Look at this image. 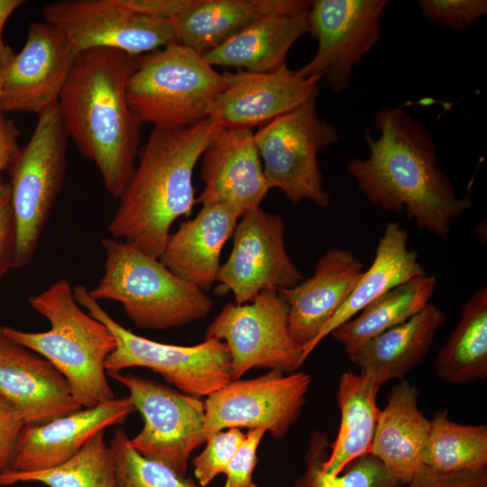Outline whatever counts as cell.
I'll return each mask as SVG.
<instances>
[{"mask_svg": "<svg viewBox=\"0 0 487 487\" xmlns=\"http://www.w3.org/2000/svg\"><path fill=\"white\" fill-rule=\"evenodd\" d=\"M380 135L369 129L370 155L354 158L346 167L369 201L382 208L405 211L417 226L447 239L455 219L473 206L471 197H458L438 166L432 133L401 107L387 106L374 119Z\"/></svg>", "mask_w": 487, "mask_h": 487, "instance_id": "obj_1", "label": "cell"}, {"mask_svg": "<svg viewBox=\"0 0 487 487\" xmlns=\"http://www.w3.org/2000/svg\"><path fill=\"white\" fill-rule=\"evenodd\" d=\"M137 58L105 48L79 53L58 101L69 137L116 198L133 173L140 149L142 122L126 98Z\"/></svg>", "mask_w": 487, "mask_h": 487, "instance_id": "obj_2", "label": "cell"}, {"mask_svg": "<svg viewBox=\"0 0 487 487\" xmlns=\"http://www.w3.org/2000/svg\"><path fill=\"white\" fill-rule=\"evenodd\" d=\"M221 128L210 117L181 128H152L108 225L113 238L159 259L172 224L192 213L195 166Z\"/></svg>", "mask_w": 487, "mask_h": 487, "instance_id": "obj_3", "label": "cell"}, {"mask_svg": "<svg viewBox=\"0 0 487 487\" xmlns=\"http://www.w3.org/2000/svg\"><path fill=\"white\" fill-rule=\"evenodd\" d=\"M29 303L49 320L50 330L32 333L5 326L2 333L52 363L81 408L115 399L105 368L115 338L105 324L80 308L69 281H55L30 297Z\"/></svg>", "mask_w": 487, "mask_h": 487, "instance_id": "obj_4", "label": "cell"}, {"mask_svg": "<svg viewBox=\"0 0 487 487\" xmlns=\"http://www.w3.org/2000/svg\"><path fill=\"white\" fill-rule=\"evenodd\" d=\"M101 244L106 253L104 273L89 294L97 301L121 303L136 326L165 330L211 312L210 297L176 276L158 258L113 237L104 238Z\"/></svg>", "mask_w": 487, "mask_h": 487, "instance_id": "obj_5", "label": "cell"}, {"mask_svg": "<svg viewBox=\"0 0 487 487\" xmlns=\"http://www.w3.org/2000/svg\"><path fill=\"white\" fill-rule=\"evenodd\" d=\"M225 86V74L216 71L203 54L173 41L138 56L126 98L142 124L181 128L208 118Z\"/></svg>", "mask_w": 487, "mask_h": 487, "instance_id": "obj_6", "label": "cell"}, {"mask_svg": "<svg viewBox=\"0 0 487 487\" xmlns=\"http://www.w3.org/2000/svg\"><path fill=\"white\" fill-rule=\"evenodd\" d=\"M77 303L105 324L116 346L105 363L106 372L131 367L148 368L188 395L209 396L232 380L231 357L225 342L205 338L189 346L155 342L124 327L93 299L84 285L72 288Z\"/></svg>", "mask_w": 487, "mask_h": 487, "instance_id": "obj_7", "label": "cell"}, {"mask_svg": "<svg viewBox=\"0 0 487 487\" xmlns=\"http://www.w3.org/2000/svg\"><path fill=\"white\" fill-rule=\"evenodd\" d=\"M37 117L30 140L8 169L17 229L13 268L32 260L67 168L69 134L58 104Z\"/></svg>", "mask_w": 487, "mask_h": 487, "instance_id": "obj_8", "label": "cell"}, {"mask_svg": "<svg viewBox=\"0 0 487 487\" xmlns=\"http://www.w3.org/2000/svg\"><path fill=\"white\" fill-rule=\"evenodd\" d=\"M318 90L294 109L263 124L254 142L270 188L282 191L293 207L308 199L326 207L317 152L339 140L335 126L319 117Z\"/></svg>", "mask_w": 487, "mask_h": 487, "instance_id": "obj_9", "label": "cell"}, {"mask_svg": "<svg viewBox=\"0 0 487 487\" xmlns=\"http://www.w3.org/2000/svg\"><path fill=\"white\" fill-rule=\"evenodd\" d=\"M205 338L225 343L232 380L253 368L295 372L303 349L289 330V306L279 290L265 289L244 304L227 302L207 326Z\"/></svg>", "mask_w": 487, "mask_h": 487, "instance_id": "obj_10", "label": "cell"}, {"mask_svg": "<svg viewBox=\"0 0 487 487\" xmlns=\"http://www.w3.org/2000/svg\"><path fill=\"white\" fill-rule=\"evenodd\" d=\"M107 374L129 391L135 410L142 417V429L130 439L133 447L186 477L191 453L208 437L204 402L131 373Z\"/></svg>", "mask_w": 487, "mask_h": 487, "instance_id": "obj_11", "label": "cell"}, {"mask_svg": "<svg viewBox=\"0 0 487 487\" xmlns=\"http://www.w3.org/2000/svg\"><path fill=\"white\" fill-rule=\"evenodd\" d=\"M387 0H314L307 14L308 32L317 49L302 77L318 76L335 93L346 91L354 69L381 38Z\"/></svg>", "mask_w": 487, "mask_h": 487, "instance_id": "obj_12", "label": "cell"}, {"mask_svg": "<svg viewBox=\"0 0 487 487\" xmlns=\"http://www.w3.org/2000/svg\"><path fill=\"white\" fill-rule=\"evenodd\" d=\"M41 14L78 54L105 48L140 56L176 41L172 22L138 14L121 0L53 1Z\"/></svg>", "mask_w": 487, "mask_h": 487, "instance_id": "obj_13", "label": "cell"}, {"mask_svg": "<svg viewBox=\"0 0 487 487\" xmlns=\"http://www.w3.org/2000/svg\"><path fill=\"white\" fill-rule=\"evenodd\" d=\"M308 372L270 371L231 380L204 402L209 436L227 428L264 429L280 440L298 420L311 384Z\"/></svg>", "mask_w": 487, "mask_h": 487, "instance_id": "obj_14", "label": "cell"}, {"mask_svg": "<svg viewBox=\"0 0 487 487\" xmlns=\"http://www.w3.org/2000/svg\"><path fill=\"white\" fill-rule=\"evenodd\" d=\"M284 228L280 215L260 207L238 220L232 252L216 275L221 290H230L234 303L244 304L262 290L289 289L302 280L286 250Z\"/></svg>", "mask_w": 487, "mask_h": 487, "instance_id": "obj_15", "label": "cell"}, {"mask_svg": "<svg viewBox=\"0 0 487 487\" xmlns=\"http://www.w3.org/2000/svg\"><path fill=\"white\" fill-rule=\"evenodd\" d=\"M78 55L55 26L32 22L22 51L1 72L0 111L39 115L58 104Z\"/></svg>", "mask_w": 487, "mask_h": 487, "instance_id": "obj_16", "label": "cell"}, {"mask_svg": "<svg viewBox=\"0 0 487 487\" xmlns=\"http://www.w3.org/2000/svg\"><path fill=\"white\" fill-rule=\"evenodd\" d=\"M226 86L209 116L222 128L262 125L305 102L318 90V76L302 77L287 65L270 72H225Z\"/></svg>", "mask_w": 487, "mask_h": 487, "instance_id": "obj_17", "label": "cell"}, {"mask_svg": "<svg viewBox=\"0 0 487 487\" xmlns=\"http://www.w3.org/2000/svg\"><path fill=\"white\" fill-rule=\"evenodd\" d=\"M201 158L204 189L196 203L226 205L243 216L271 189L252 129L221 128Z\"/></svg>", "mask_w": 487, "mask_h": 487, "instance_id": "obj_18", "label": "cell"}, {"mask_svg": "<svg viewBox=\"0 0 487 487\" xmlns=\"http://www.w3.org/2000/svg\"><path fill=\"white\" fill-rule=\"evenodd\" d=\"M133 411L128 396L82 408L41 425L24 424L8 469L34 472L58 466L73 457L96 433L124 424Z\"/></svg>", "mask_w": 487, "mask_h": 487, "instance_id": "obj_19", "label": "cell"}, {"mask_svg": "<svg viewBox=\"0 0 487 487\" xmlns=\"http://www.w3.org/2000/svg\"><path fill=\"white\" fill-rule=\"evenodd\" d=\"M363 271V263L352 252L333 248L320 257L311 277L279 290L288 303L290 334L303 349L304 362Z\"/></svg>", "mask_w": 487, "mask_h": 487, "instance_id": "obj_20", "label": "cell"}, {"mask_svg": "<svg viewBox=\"0 0 487 487\" xmlns=\"http://www.w3.org/2000/svg\"><path fill=\"white\" fill-rule=\"evenodd\" d=\"M0 395L24 424L41 425L82 409L64 376L48 360L0 331Z\"/></svg>", "mask_w": 487, "mask_h": 487, "instance_id": "obj_21", "label": "cell"}, {"mask_svg": "<svg viewBox=\"0 0 487 487\" xmlns=\"http://www.w3.org/2000/svg\"><path fill=\"white\" fill-rule=\"evenodd\" d=\"M241 216L226 205L202 206L193 219L170 234L159 260L181 280L203 291L210 289L221 266L222 249Z\"/></svg>", "mask_w": 487, "mask_h": 487, "instance_id": "obj_22", "label": "cell"}, {"mask_svg": "<svg viewBox=\"0 0 487 487\" xmlns=\"http://www.w3.org/2000/svg\"><path fill=\"white\" fill-rule=\"evenodd\" d=\"M419 396V390L407 381L391 389L370 453L403 485L424 465L423 454L430 432V420L418 409Z\"/></svg>", "mask_w": 487, "mask_h": 487, "instance_id": "obj_23", "label": "cell"}, {"mask_svg": "<svg viewBox=\"0 0 487 487\" xmlns=\"http://www.w3.org/2000/svg\"><path fill=\"white\" fill-rule=\"evenodd\" d=\"M307 0H196L173 21L176 41L205 54L264 17L307 15Z\"/></svg>", "mask_w": 487, "mask_h": 487, "instance_id": "obj_24", "label": "cell"}, {"mask_svg": "<svg viewBox=\"0 0 487 487\" xmlns=\"http://www.w3.org/2000/svg\"><path fill=\"white\" fill-rule=\"evenodd\" d=\"M445 319L443 310L428 303L407 321L370 340L350 360L380 386L402 379L423 363Z\"/></svg>", "mask_w": 487, "mask_h": 487, "instance_id": "obj_25", "label": "cell"}, {"mask_svg": "<svg viewBox=\"0 0 487 487\" xmlns=\"http://www.w3.org/2000/svg\"><path fill=\"white\" fill-rule=\"evenodd\" d=\"M426 274L417 252L408 247V233L396 222L386 225L374 259L364 271L349 297L316 339L313 348L336 326L351 319L392 288Z\"/></svg>", "mask_w": 487, "mask_h": 487, "instance_id": "obj_26", "label": "cell"}, {"mask_svg": "<svg viewBox=\"0 0 487 487\" xmlns=\"http://www.w3.org/2000/svg\"><path fill=\"white\" fill-rule=\"evenodd\" d=\"M308 32L307 15L261 18L203 54L211 66L270 72L285 65L292 44Z\"/></svg>", "mask_w": 487, "mask_h": 487, "instance_id": "obj_27", "label": "cell"}, {"mask_svg": "<svg viewBox=\"0 0 487 487\" xmlns=\"http://www.w3.org/2000/svg\"><path fill=\"white\" fill-rule=\"evenodd\" d=\"M381 386L369 376L351 372L339 379L337 402L341 412L337 436L323 462L322 472L335 476L349 464L370 454L381 409L377 394Z\"/></svg>", "mask_w": 487, "mask_h": 487, "instance_id": "obj_28", "label": "cell"}, {"mask_svg": "<svg viewBox=\"0 0 487 487\" xmlns=\"http://www.w3.org/2000/svg\"><path fill=\"white\" fill-rule=\"evenodd\" d=\"M433 275L414 277L385 292L329 335L352 358L366 343L419 312L429 303L436 287Z\"/></svg>", "mask_w": 487, "mask_h": 487, "instance_id": "obj_29", "label": "cell"}, {"mask_svg": "<svg viewBox=\"0 0 487 487\" xmlns=\"http://www.w3.org/2000/svg\"><path fill=\"white\" fill-rule=\"evenodd\" d=\"M434 368L443 381L472 384L487 377V288L464 304L457 326L439 349Z\"/></svg>", "mask_w": 487, "mask_h": 487, "instance_id": "obj_30", "label": "cell"}, {"mask_svg": "<svg viewBox=\"0 0 487 487\" xmlns=\"http://www.w3.org/2000/svg\"><path fill=\"white\" fill-rule=\"evenodd\" d=\"M448 409L434 413L423 464L441 473L487 468V426L452 421Z\"/></svg>", "mask_w": 487, "mask_h": 487, "instance_id": "obj_31", "label": "cell"}, {"mask_svg": "<svg viewBox=\"0 0 487 487\" xmlns=\"http://www.w3.org/2000/svg\"><path fill=\"white\" fill-rule=\"evenodd\" d=\"M105 431L93 436L69 460L53 468L0 473V486L40 482L47 487H116L113 455Z\"/></svg>", "mask_w": 487, "mask_h": 487, "instance_id": "obj_32", "label": "cell"}, {"mask_svg": "<svg viewBox=\"0 0 487 487\" xmlns=\"http://www.w3.org/2000/svg\"><path fill=\"white\" fill-rule=\"evenodd\" d=\"M326 432L314 431L306 454V470L294 487H402L401 484L372 454H366L349 464L335 476L322 472L323 462L330 447Z\"/></svg>", "mask_w": 487, "mask_h": 487, "instance_id": "obj_33", "label": "cell"}, {"mask_svg": "<svg viewBox=\"0 0 487 487\" xmlns=\"http://www.w3.org/2000/svg\"><path fill=\"white\" fill-rule=\"evenodd\" d=\"M116 487H200L190 478L167 465L146 458L131 445L124 429L117 428L110 441Z\"/></svg>", "mask_w": 487, "mask_h": 487, "instance_id": "obj_34", "label": "cell"}, {"mask_svg": "<svg viewBox=\"0 0 487 487\" xmlns=\"http://www.w3.org/2000/svg\"><path fill=\"white\" fill-rule=\"evenodd\" d=\"M245 434L232 427L210 435L204 450L191 462L194 474L200 487H206L226 467L244 441Z\"/></svg>", "mask_w": 487, "mask_h": 487, "instance_id": "obj_35", "label": "cell"}, {"mask_svg": "<svg viewBox=\"0 0 487 487\" xmlns=\"http://www.w3.org/2000/svg\"><path fill=\"white\" fill-rule=\"evenodd\" d=\"M418 5L427 20L457 31L469 29L487 14L485 0H419Z\"/></svg>", "mask_w": 487, "mask_h": 487, "instance_id": "obj_36", "label": "cell"}, {"mask_svg": "<svg viewBox=\"0 0 487 487\" xmlns=\"http://www.w3.org/2000/svg\"><path fill=\"white\" fill-rule=\"evenodd\" d=\"M265 433L264 429L258 428L249 429L245 434L226 467L224 487H257L253 482V471L258 463L257 450Z\"/></svg>", "mask_w": 487, "mask_h": 487, "instance_id": "obj_37", "label": "cell"}, {"mask_svg": "<svg viewBox=\"0 0 487 487\" xmlns=\"http://www.w3.org/2000/svg\"><path fill=\"white\" fill-rule=\"evenodd\" d=\"M16 236L10 186L0 179V280L13 268Z\"/></svg>", "mask_w": 487, "mask_h": 487, "instance_id": "obj_38", "label": "cell"}, {"mask_svg": "<svg viewBox=\"0 0 487 487\" xmlns=\"http://www.w3.org/2000/svg\"><path fill=\"white\" fill-rule=\"evenodd\" d=\"M402 487H487V468L474 472L441 473L423 465Z\"/></svg>", "mask_w": 487, "mask_h": 487, "instance_id": "obj_39", "label": "cell"}, {"mask_svg": "<svg viewBox=\"0 0 487 487\" xmlns=\"http://www.w3.org/2000/svg\"><path fill=\"white\" fill-rule=\"evenodd\" d=\"M23 425L20 411L0 395V473L8 469L12 463L17 437Z\"/></svg>", "mask_w": 487, "mask_h": 487, "instance_id": "obj_40", "label": "cell"}, {"mask_svg": "<svg viewBox=\"0 0 487 487\" xmlns=\"http://www.w3.org/2000/svg\"><path fill=\"white\" fill-rule=\"evenodd\" d=\"M196 0H121V3L138 14L156 19L175 21L189 9Z\"/></svg>", "mask_w": 487, "mask_h": 487, "instance_id": "obj_41", "label": "cell"}, {"mask_svg": "<svg viewBox=\"0 0 487 487\" xmlns=\"http://www.w3.org/2000/svg\"><path fill=\"white\" fill-rule=\"evenodd\" d=\"M19 135L16 126L0 111V179L2 172L10 168L21 150Z\"/></svg>", "mask_w": 487, "mask_h": 487, "instance_id": "obj_42", "label": "cell"}, {"mask_svg": "<svg viewBox=\"0 0 487 487\" xmlns=\"http://www.w3.org/2000/svg\"><path fill=\"white\" fill-rule=\"evenodd\" d=\"M23 0H0V73L10 64L15 56L12 48L3 39L4 27L12 14L23 4Z\"/></svg>", "mask_w": 487, "mask_h": 487, "instance_id": "obj_43", "label": "cell"}, {"mask_svg": "<svg viewBox=\"0 0 487 487\" xmlns=\"http://www.w3.org/2000/svg\"><path fill=\"white\" fill-rule=\"evenodd\" d=\"M2 94H3V79H2V75L0 73V98L2 96Z\"/></svg>", "mask_w": 487, "mask_h": 487, "instance_id": "obj_44", "label": "cell"}, {"mask_svg": "<svg viewBox=\"0 0 487 487\" xmlns=\"http://www.w3.org/2000/svg\"><path fill=\"white\" fill-rule=\"evenodd\" d=\"M2 327L0 326V331H1Z\"/></svg>", "mask_w": 487, "mask_h": 487, "instance_id": "obj_45", "label": "cell"}]
</instances>
